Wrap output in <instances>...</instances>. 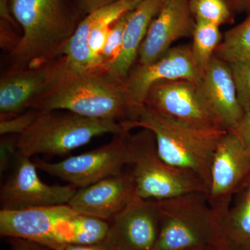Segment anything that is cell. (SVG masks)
I'll return each mask as SVG.
<instances>
[{
	"label": "cell",
	"mask_w": 250,
	"mask_h": 250,
	"mask_svg": "<svg viewBox=\"0 0 250 250\" xmlns=\"http://www.w3.org/2000/svg\"><path fill=\"white\" fill-rule=\"evenodd\" d=\"M39 111H67L94 119L122 123L131 118L125 82L101 68L77 69L61 58L45 91L31 104Z\"/></svg>",
	"instance_id": "obj_1"
},
{
	"label": "cell",
	"mask_w": 250,
	"mask_h": 250,
	"mask_svg": "<svg viewBox=\"0 0 250 250\" xmlns=\"http://www.w3.org/2000/svg\"><path fill=\"white\" fill-rule=\"evenodd\" d=\"M9 9L22 34L9 61L24 66H39L62 57L85 17L74 0H10Z\"/></svg>",
	"instance_id": "obj_2"
},
{
	"label": "cell",
	"mask_w": 250,
	"mask_h": 250,
	"mask_svg": "<svg viewBox=\"0 0 250 250\" xmlns=\"http://www.w3.org/2000/svg\"><path fill=\"white\" fill-rule=\"evenodd\" d=\"M125 131L142 128L153 133L158 152L171 166L196 174L209 189L210 170L219 142L227 130L187 124L152 111L145 105L134 109L131 119L122 122Z\"/></svg>",
	"instance_id": "obj_3"
},
{
	"label": "cell",
	"mask_w": 250,
	"mask_h": 250,
	"mask_svg": "<svg viewBox=\"0 0 250 250\" xmlns=\"http://www.w3.org/2000/svg\"><path fill=\"white\" fill-rule=\"evenodd\" d=\"M125 131L118 122L94 119L64 111H40L27 131L18 136V155H66L106 134Z\"/></svg>",
	"instance_id": "obj_4"
},
{
	"label": "cell",
	"mask_w": 250,
	"mask_h": 250,
	"mask_svg": "<svg viewBox=\"0 0 250 250\" xmlns=\"http://www.w3.org/2000/svg\"><path fill=\"white\" fill-rule=\"evenodd\" d=\"M129 143L132 157L130 170L138 196L159 201L192 192L208 195V186L196 174L163 160L149 130L129 132Z\"/></svg>",
	"instance_id": "obj_5"
},
{
	"label": "cell",
	"mask_w": 250,
	"mask_h": 250,
	"mask_svg": "<svg viewBox=\"0 0 250 250\" xmlns=\"http://www.w3.org/2000/svg\"><path fill=\"white\" fill-rule=\"evenodd\" d=\"M161 229L152 250H190L216 245L218 216L203 192L159 200Z\"/></svg>",
	"instance_id": "obj_6"
},
{
	"label": "cell",
	"mask_w": 250,
	"mask_h": 250,
	"mask_svg": "<svg viewBox=\"0 0 250 250\" xmlns=\"http://www.w3.org/2000/svg\"><path fill=\"white\" fill-rule=\"evenodd\" d=\"M129 132L114 135L111 142L105 146L60 162L49 163L36 157L33 161L39 170L78 189L88 187L108 177L121 175L125 167L131 166Z\"/></svg>",
	"instance_id": "obj_7"
},
{
	"label": "cell",
	"mask_w": 250,
	"mask_h": 250,
	"mask_svg": "<svg viewBox=\"0 0 250 250\" xmlns=\"http://www.w3.org/2000/svg\"><path fill=\"white\" fill-rule=\"evenodd\" d=\"M77 213L68 205L1 209L0 234L62 250L70 244L72 219Z\"/></svg>",
	"instance_id": "obj_8"
},
{
	"label": "cell",
	"mask_w": 250,
	"mask_h": 250,
	"mask_svg": "<svg viewBox=\"0 0 250 250\" xmlns=\"http://www.w3.org/2000/svg\"><path fill=\"white\" fill-rule=\"evenodd\" d=\"M250 185V150L236 135L228 131L215 149L207 195L218 218Z\"/></svg>",
	"instance_id": "obj_9"
},
{
	"label": "cell",
	"mask_w": 250,
	"mask_h": 250,
	"mask_svg": "<svg viewBox=\"0 0 250 250\" xmlns=\"http://www.w3.org/2000/svg\"><path fill=\"white\" fill-rule=\"evenodd\" d=\"M37 169L30 157L18 156L14 172L1 188V209H23L69 203L78 188L71 184L48 185L41 180Z\"/></svg>",
	"instance_id": "obj_10"
},
{
	"label": "cell",
	"mask_w": 250,
	"mask_h": 250,
	"mask_svg": "<svg viewBox=\"0 0 250 250\" xmlns=\"http://www.w3.org/2000/svg\"><path fill=\"white\" fill-rule=\"evenodd\" d=\"M144 105L174 121L200 127L223 129L206 106L197 83L191 81L156 82L148 90Z\"/></svg>",
	"instance_id": "obj_11"
},
{
	"label": "cell",
	"mask_w": 250,
	"mask_h": 250,
	"mask_svg": "<svg viewBox=\"0 0 250 250\" xmlns=\"http://www.w3.org/2000/svg\"><path fill=\"white\" fill-rule=\"evenodd\" d=\"M202 72L193 58L191 46H177L171 47L152 63L138 64L133 67L125 80V90L134 111L135 108L144 105L148 90L156 82L183 80L197 83Z\"/></svg>",
	"instance_id": "obj_12"
},
{
	"label": "cell",
	"mask_w": 250,
	"mask_h": 250,
	"mask_svg": "<svg viewBox=\"0 0 250 250\" xmlns=\"http://www.w3.org/2000/svg\"><path fill=\"white\" fill-rule=\"evenodd\" d=\"M109 223L106 241L115 250H152L161 229L159 202L136 195Z\"/></svg>",
	"instance_id": "obj_13"
},
{
	"label": "cell",
	"mask_w": 250,
	"mask_h": 250,
	"mask_svg": "<svg viewBox=\"0 0 250 250\" xmlns=\"http://www.w3.org/2000/svg\"><path fill=\"white\" fill-rule=\"evenodd\" d=\"M61 58L35 67L11 64L0 78V119L12 118L30 108L53 79Z\"/></svg>",
	"instance_id": "obj_14"
},
{
	"label": "cell",
	"mask_w": 250,
	"mask_h": 250,
	"mask_svg": "<svg viewBox=\"0 0 250 250\" xmlns=\"http://www.w3.org/2000/svg\"><path fill=\"white\" fill-rule=\"evenodd\" d=\"M190 0H164L162 7L153 20L140 49L139 64L147 65L162 57L175 41L191 37L195 18Z\"/></svg>",
	"instance_id": "obj_15"
},
{
	"label": "cell",
	"mask_w": 250,
	"mask_h": 250,
	"mask_svg": "<svg viewBox=\"0 0 250 250\" xmlns=\"http://www.w3.org/2000/svg\"><path fill=\"white\" fill-rule=\"evenodd\" d=\"M136 195L134 177L129 170L77 189L67 205L77 213L110 223Z\"/></svg>",
	"instance_id": "obj_16"
},
{
	"label": "cell",
	"mask_w": 250,
	"mask_h": 250,
	"mask_svg": "<svg viewBox=\"0 0 250 250\" xmlns=\"http://www.w3.org/2000/svg\"><path fill=\"white\" fill-rule=\"evenodd\" d=\"M196 83L204 103L220 126L231 129L244 111L238 103L229 65L214 56Z\"/></svg>",
	"instance_id": "obj_17"
},
{
	"label": "cell",
	"mask_w": 250,
	"mask_h": 250,
	"mask_svg": "<svg viewBox=\"0 0 250 250\" xmlns=\"http://www.w3.org/2000/svg\"><path fill=\"white\" fill-rule=\"evenodd\" d=\"M164 0H143L133 10L125 27L119 55L108 72L117 80L125 82L134 67L140 49L148 29L162 7Z\"/></svg>",
	"instance_id": "obj_18"
},
{
	"label": "cell",
	"mask_w": 250,
	"mask_h": 250,
	"mask_svg": "<svg viewBox=\"0 0 250 250\" xmlns=\"http://www.w3.org/2000/svg\"><path fill=\"white\" fill-rule=\"evenodd\" d=\"M216 245L222 250H250V185L218 217Z\"/></svg>",
	"instance_id": "obj_19"
},
{
	"label": "cell",
	"mask_w": 250,
	"mask_h": 250,
	"mask_svg": "<svg viewBox=\"0 0 250 250\" xmlns=\"http://www.w3.org/2000/svg\"><path fill=\"white\" fill-rule=\"evenodd\" d=\"M143 0H116L87 15L90 21L89 48L92 67L100 68V55L113 23L127 11L137 7Z\"/></svg>",
	"instance_id": "obj_20"
},
{
	"label": "cell",
	"mask_w": 250,
	"mask_h": 250,
	"mask_svg": "<svg viewBox=\"0 0 250 250\" xmlns=\"http://www.w3.org/2000/svg\"><path fill=\"white\" fill-rule=\"evenodd\" d=\"M215 56L228 64L250 58V15L243 22L225 32Z\"/></svg>",
	"instance_id": "obj_21"
},
{
	"label": "cell",
	"mask_w": 250,
	"mask_h": 250,
	"mask_svg": "<svg viewBox=\"0 0 250 250\" xmlns=\"http://www.w3.org/2000/svg\"><path fill=\"white\" fill-rule=\"evenodd\" d=\"M195 21L196 24L190 46L195 62L204 71L214 57L215 51L223 41V36L218 26L204 21Z\"/></svg>",
	"instance_id": "obj_22"
},
{
	"label": "cell",
	"mask_w": 250,
	"mask_h": 250,
	"mask_svg": "<svg viewBox=\"0 0 250 250\" xmlns=\"http://www.w3.org/2000/svg\"><path fill=\"white\" fill-rule=\"evenodd\" d=\"M109 228V222L106 220L77 213L72 220V238L70 244H93L104 241Z\"/></svg>",
	"instance_id": "obj_23"
},
{
	"label": "cell",
	"mask_w": 250,
	"mask_h": 250,
	"mask_svg": "<svg viewBox=\"0 0 250 250\" xmlns=\"http://www.w3.org/2000/svg\"><path fill=\"white\" fill-rule=\"evenodd\" d=\"M190 11L195 21L220 26L231 21L229 5L225 0H190Z\"/></svg>",
	"instance_id": "obj_24"
},
{
	"label": "cell",
	"mask_w": 250,
	"mask_h": 250,
	"mask_svg": "<svg viewBox=\"0 0 250 250\" xmlns=\"http://www.w3.org/2000/svg\"><path fill=\"white\" fill-rule=\"evenodd\" d=\"M132 11L122 15L112 24L106 43L100 55V68L107 70L119 55L123 44V35Z\"/></svg>",
	"instance_id": "obj_25"
},
{
	"label": "cell",
	"mask_w": 250,
	"mask_h": 250,
	"mask_svg": "<svg viewBox=\"0 0 250 250\" xmlns=\"http://www.w3.org/2000/svg\"><path fill=\"white\" fill-rule=\"evenodd\" d=\"M229 65L236 85L238 103L244 113L250 112V57Z\"/></svg>",
	"instance_id": "obj_26"
},
{
	"label": "cell",
	"mask_w": 250,
	"mask_h": 250,
	"mask_svg": "<svg viewBox=\"0 0 250 250\" xmlns=\"http://www.w3.org/2000/svg\"><path fill=\"white\" fill-rule=\"evenodd\" d=\"M40 111L33 108H29L11 118L0 121V134L1 136L16 135L20 136L34 123Z\"/></svg>",
	"instance_id": "obj_27"
},
{
	"label": "cell",
	"mask_w": 250,
	"mask_h": 250,
	"mask_svg": "<svg viewBox=\"0 0 250 250\" xmlns=\"http://www.w3.org/2000/svg\"><path fill=\"white\" fill-rule=\"evenodd\" d=\"M1 138L0 142V172L1 176L11 165L15 156H18V136L9 135Z\"/></svg>",
	"instance_id": "obj_28"
},
{
	"label": "cell",
	"mask_w": 250,
	"mask_h": 250,
	"mask_svg": "<svg viewBox=\"0 0 250 250\" xmlns=\"http://www.w3.org/2000/svg\"><path fill=\"white\" fill-rule=\"evenodd\" d=\"M16 29L9 22L1 19L0 21V46L1 49L8 54H11L19 44L21 36L16 32Z\"/></svg>",
	"instance_id": "obj_29"
},
{
	"label": "cell",
	"mask_w": 250,
	"mask_h": 250,
	"mask_svg": "<svg viewBox=\"0 0 250 250\" xmlns=\"http://www.w3.org/2000/svg\"><path fill=\"white\" fill-rule=\"evenodd\" d=\"M241 142L250 150V112H245L239 121L231 129Z\"/></svg>",
	"instance_id": "obj_30"
},
{
	"label": "cell",
	"mask_w": 250,
	"mask_h": 250,
	"mask_svg": "<svg viewBox=\"0 0 250 250\" xmlns=\"http://www.w3.org/2000/svg\"><path fill=\"white\" fill-rule=\"evenodd\" d=\"M82 14L87 16L100 8L114 2L116 0H74Z\"/></svg>",
	"instance_id": "obj_31"
},
{
	"label": "cell",
	"mask_w": 250,
	"mask_h": 250,
	"mask_svg": "<svg viewBox=\"0 0 250 250\" xmlns=\"http://www.w3.org/2000/svg\"><path fill=\"white\" fill-rule=\"evenodd\" d=\"M10 244L9 250H54L35 242L21 238H10Z\"/></svg>",
	"instance_id": "obj_32"
},
{
	"label": "cell",
	"mask_w": 250,
	"mask_h": 250,
	"mask_svg": "<svg viewBox=\"0 0 250 250\" xmlns=\"http://www.w3.org/2000/svg\"><path fill=\"white\" fill-rule=\"evenodd\" d=\"M62 250H115V249L106 239L93 244H69Z\"/></svg>",
	"instance_id": "obj_33"
},
{
	"label": "cell",
	"mask_w": 250,
	"mask_h": 250,
	"mask_svg": "<svg viewBox=\"0 0 250 250\" xmlns=\"http://www.w3.org/2000/svg\"><path fill=\"white\" fill-rule=\"evenodd\" d=\"M10 0H0V17L9 23L18 30V22L13 17L9 9Z\"/></svg>",
	"instance_id": "obj_34"
},
{
	"label": "cell",
	"mask_w": 250,
	"mask_h": 250,
	"mask_svg": "<svg viewBox=\"0 0 250 250\" xmlns=\"http://www.w3.org/2000/svg\"><path fill=\"white\" fill-rule=\"evenodd\" d=\"M233 7L241 12L250 15V0H231Z\"/></svg>",
	"instance_id": "obj_35"
},
{
	"label": "cell",
	"mask_w": 250,
	"mask_h": 250,
	"mask_svg": "<svg viewBox=\"0 0 250 250\" xmlns=\"http://www.w3.org/2000/svg\"><path fill=\"white\" fill-rule=\"evenodd\" d=\"M190 250H222L217 245L208 244L206 246L197 247Z\"/></svg>",
	"instance_id": "obj_36"
}]
</instances>
